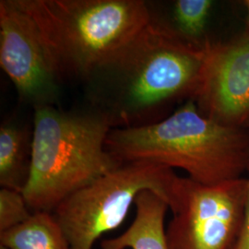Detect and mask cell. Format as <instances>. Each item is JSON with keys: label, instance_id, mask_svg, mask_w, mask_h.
Returning a JSON list of instances; mask_svg holds the SVG:
<instances>
[{"label": "cell", "instance_id": "obj_12", "mask_svg": "<svg viewBox=\"0 0 249 249\" xmlns=\"http://www.w3.org/2000/svg\"><path fill=\"white\" fill-rule=\"evenodd\" d=\"M213 2L211 0H178L175 3L174 19L177 33L189 42L197 45L204 34Z\"/></svg>", "mask_w": 249, "mask_h": 249}, {"label": "cell", "instance_id": "obj_13", "mask_svg": "<svg viewBox=\"0 0 249 249\" xmlns=\"http://www.w3.org/2000/svg\"><path fill=\"white\" fill-rule=\"evenodd\" d=\"M32 214L22 192L1 187L0 233L24 223Z\"/></svg>", "mask_w": 249, "mask_h": 249}, {"label": "cell", "instance_id": "obj_7", "mask_svg": "<svg viewBox=\"0 0 249 249\" xmlns=\"http://www.w3.org/2000/svg\"><path fill=\"white\" fill-rule=\"evenodd\" d=\"M0 66L21 100L35 108L54 106L62 81L35 23L17 0L0 1Z\"/></svg>", "mask_w": 249, "mask_h": 249}, {"label": "cell", "instance_id": "obj_16", "mask_svg": "<svg viewBox=\"0 0 249 249\" xmlns=\"http://www.w3.org/2000/svg\"><path fill=\"white\" fill-rule=\"evenodd\" d=\"M0 249H7L6 248H4V247H2V246H0Z\"/></svg>", "mask_w": 249, "mask_h": 249}, {"label": "cell", "instance_id": "obj_11", "mask_svg": "<svg viewBox=\"0 0 249 249\" xmlns=\"http://www.w3.org/2000/svg\"><path fill=\"white\" fill-rule=\"evenodd\" d=\"M0 246L7 249H71L52 213H33L24 223L0 233Z\"/></svg>", "mask_w": 249, "mask_h": 249}, {"label": "cell", "instance_id": "obj_1", "mask_svg": "<svg viewBox=\"0 0 249 249\" xmlns=\"http://www.w3.org/2000/svg\"><path fill=\"white\" fill-rule=\"evenodd\" d=\"M209 45L189 42L151 19L87 80L95 110L113 128L156 123L168 103L193 97Z\"/></svg>", "mask_w": 249, "mask_h": 249}, {"label": "cell", "instance_id": "obj_5", "mask_svg": "<svg viewBox=\"0 0 249 249\" xmlns=\"http://www.w3.org/2000/svg\"><path fill=\"white\" fill-rule=\"evenodd\" d=\"M181 178L150 161L124 162L68 196L53 216L71 249H92L95 242L124 221L139 194L151 190L173 204Z\"/></svg>", "mask_w": 249, "mask_h": 249}, {"label": "cell", "instance_id": "obj_14", "mask_svg": "<svg viewBox=\"0 0 249 249\" xmlns=\"http://www.w3.org/2000/svg\"><path fill=\"white\" fill-rule=\"evenodd\" d=\"M234 249H249V191L245 223H244V226H243V229L241 231L240 237H239Z\"/></svg>", "mask_w": 249, "mask_h": 249}, {"label": "cell", "instance_id": "obj_4", "mask_svg": "<svg viewBox=\"0 0 249 249\" xmlns=\"http://www.w3.org/2000/svg\"><path fill=\"white\" fill-rule=\"evenodd\" d=\"M112 129L96 110L35 108L31 167L22 190L33 213H53L68 196L122 164L107 150Z\"/></svg>", "mask_w": 249, "mask_h": 249}, {"label": "cell", "instance_id": "obj_10", "mask_svg": "<svg viewBox=\"0 0 249 249\" xmlns=\"http://www.w3.org/2000/svg\"><path fill=\"white\" fill-rule=\"evenodd\" d=\"M32 139L29 131L18 124L11 122L1 124V187L22 192L30 174Z\"/></svg>", "mask_w": 249, "mask_h": 249}, {"label": "cell", "instance_id": "obj_9", "mask_svg": "<svg viewBox=\"0 0 249 249\" xmlns=\"http://www.w3.org/2000/svg\"><path fill=\"white\" fill-rule=\"evenodd\" d=\"M131 225L115 238L102 241V249H169L164 219L167 202L151 190L139 194Z\"/></svg>", "mask_w": 249, "mask_h": 249}, {"label": "cell", "instance_id": "obj_8", "mask_svg": "<svg viewBox=\"0 0 249 249\" xmlns=\"http://www.w3.org/2000/svg\"><path fill=\"white\" fill-rule=\"evenodd\" d=\"M200 113L237 126L249 117V35L227 45H209L192 97Z\"/></svg>", "mask_w": 249, "mask_h": 249}, {"label": "cell", "instance_id": "obj_15", "mask_svg": "<svg viewBox=\"0 0 249 249\" xmlns=\"http://www.w3.org/2000/svg\"><path fill=\"white\" fill-rule=\"evenodd\" d=\"M245 6L247 7V10H248V21H249V0L245 2Z\"/></svg>", "mask_w": 249, "mask_h": 249}, {"label": "cell", "instance_id": "obj_3", "mask_svg": "<svg viewBox=\"0 0 249 249\" xmlns=\"http://www.w3.org/2000/svg\"><path fill=\"white\" fill-rule=\"evenodd\" d=\"M62 81L89 80L151 22L141 0H17Z\"/></svg>", "mask_w": 249, "mask_h": 249}, {"label": "cell", "instance_id": "obj_2", "mask_svg": "<svg viewBox=\"0 0 249 249\" xmlns=\"http://www.w3.org/2000/svg\"><path fill=\"white\" fill-rule=\"evenodd\" d=\"M107 148L122 163L150 161L184 170L188 178L208 186L239 179L249 171V136L202 115L192 99L156 123L113 128Z\"/></svg>", "mask_w": 249, "mask_h": 249}, {"label": "cell", "instance_id": "obj_6", "mask_svg": "<svg viewBox=\"0 0 249 249\" xmlns=\"http://www.w3.org/2000/svg\"><path fill=\"white\" fill-rule=\"evenodd\" d=\"M249 178L202 185L181 178L166 227L169 249H234L245 223Z\"/></svg>", "mask_w": 249, "mask_h": 249}]
</instances>
